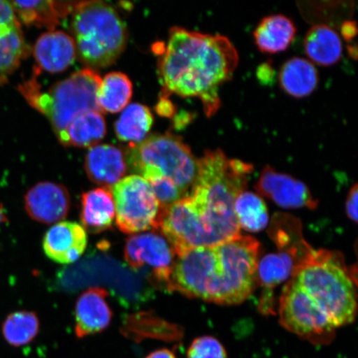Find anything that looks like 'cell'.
<instances>
[{
    "instance_id": "6da1fadb",
    "label": "cell",
    "mask_w": 358,
    "mask_h": 358,
    "mask_svg": "<svg viewBox=\"0 0 358 358\" xmlns=\"http://www.w3.org/2000/svg\"><path fill=\"white\" fill-rule=\"evenodd\" d=\"M159 48L164 96L198 97L208 117L216 114L221 106L219 88L231 78L238 65V53L230 40L174 27L167 44Z\"/></svg>"
},
{
    "instance_id": "7a4b0ae2",
    "label": "cell",
    "mask_w": 358,
    "mask_h": 358,
    "mask_svg": "<svg viewBox=\"0 0 358 358\" xmlns=\"http://www.w3.org/2000/svg\"><path fill=\"white\" fill-rule=\"evenodd\" d=\"M253 165L228 159L221 150H207L199 159V173L192 194V204L215 244L240 235L234 201L245 191Z\"/></svg>"
},
{
    "instance_id": "3957f363",
    "label": "cell",
    "mask_w": 358,
    "mask_h": 358,
    "mask_svg": "<svg viewBox=\"0 0 358 358\" xmlns=\"http://www.w3.org/2000/svg\"><path fill=\"white\" fill-rule=\"evenodd\" d=\"M292 280L324 311L336 328L355 320L357 282L342 254L312 248L294 267Z\"/></svg>"
},
{
    "instance_id": "277c9868",
    "label": "cell",
    "mask_w": 358,
    "mask_h": 358,
    "mask_svg": "<svg viewBox=\"0 0 358 358\" xmlns=\"http://www.w3.org/2000/svg\"><path fill=\"white\" fill-rule=\"evenodd\" d=\"M39 70L20 86V91L34 109L51 122L58 140L64 142L66 129L78 115L90 110H99L96 103L100 75L92 69H85L43 92L38 82Z\"/></svg>"
},
{
    "instance_id": "5b68a950",
    "label": "cell",
    "mask_w": 358,
    "mask_h": 358,
    "mask_svg": "<svg viewBox=\"0 0 358 358\" xmlns=\"http://www.w3.org/2000/svg\"><path fill=\"white\" fill-rule=\"evenodd\" d=\"M71 19L77 55L84 64L104 69L114 64L127 43L118 13L102 1L78 2Z\"/></svg>"
},
{
    "instance_id": "8992f818",
    "label": "cell",
    "mask_w": 358,
    "mask_h": 358,
    "mask_svg": "<svg viewBox=\"0 0 358 358\" xmlns=\"http://www.w3.org/2000/svg\"><path fill=\"white\" fill-rule=\"evenodd\" d=\"M128 166L145 180L164 177L187 192L194 189L199 159L182 138L172 134H154L127 151Z\"/></svg>"
},
{
    "instance_id": "52a82bcc",
    "label": "cell",
    "mask_w": 358,
    "mask_h": 358,
    "mask_svg": "<svg viewBox=\"0 0 358 358\" xmlns=\"http://www.w3.org/2000/svg\"><path fill=\"white\" fill-rule=\"evenodd\" d=\"M279 315L285 329L313 345H329L335 337L329 317L292 279L282 290Z\"/></svg>"
},
{
    "instance_id": "ba28073f",
    "label": "cell",
    "mask_w": 358,
    "mask_h": 358,
    "mask_svg": "<svg viewBox=\"0 0 358 358\" xmlns=\"http://www.w3.org/2000/svg\"><path fill=\"white\" fill-rule=\"evenodd\" d=\"M115 222L127 234L157 230L161 207L150 183L138 174L124 177L110 189Z\"/></svg>"
},
{
    "instance_id": "9c48e42d",
    "label": "cell",
    "mask_w": 358,
    "mask_h": 358,
    "mask_svg": "<svg viewBox=\"0 0 358 358\" xmlns=\"http://www.w3.org/2000/svg\"><path fill=\"white\" fill-rule=\"evenodd\" d=\"M216 246H201L179 255L174 262L166 289L185 296L209 301L217 265Z\"/></svg>"
},
{
    "instance_id": "30bf717a",
    "label": "cell",
    "mask_w": 358,
    "mask_h": 358,
    "mask_svg": "<svg viewBox=\"0 0 358 358\" xmlns=\"http://www.w3.org/2000/svg\"><path fill=\"white\" fill-rule=\"evenodd\" d=\"M156 231L168 240L176 256L201 246H211L189 195L161 208Z\"/></svg>"
},
{
    "instance_id": "8fae6325",
    "label": "cell",
    "mask_w": 358,
    "mask_h": 358,
    "mask_svg": "<svg viewBox=\"0 0 358 358\" xmlns=\"http://www.w3.org/2000/svg\"><path fill=\"white\" fill-rule=\"evenodd\" d=\"M124 257L134 270L150 268L151 279L166 286L177 256L172 245L158 231L129 236L124 245Z\"/></svg>"
},
{
    "instance_id": "7c38bea8",
    "label": "cell",
    "mask_w": 358,
    "mask_h": 358,
    "mask_svg": "<svg viewBox=\"0 0 358 358\" xmlns=\"http://www.w3.org/2000/svg\"><path fill=\"white\" fill-rule=\"evenodd\" d=\"M255 187L259 195L274 201L281 208L315 209L317 206V201L303 182L268 165L262 170Z\"/></svg>"
},
{
    "instance_id": "4fadbf2b",
    "label": "cell",
    "mask_w": 358,
    "mask_h": 358,
    "mask_svg": "<svg viewBox=\"0 0 358 358\" xmlns=\"http://www.w3.org/2000/svg\"><path fill=\"white\" fill-rule=\"evenodd\" d=\"M312 249V248H311ZM308 250H282L276 253L268 254L258 262L257 276L259 284L264 288L259 301V310L268 315L273 312L271 291L277 285L292 276L294 268L306 255Z\"/></svg>"
},
{
    "instance_id": "5bb4252c",
    "label": "cell",
    "mask_w": 358,
    "mask_h": 358,
    "mask_svg": "<svg viewBox=\"0 0 358 358\" xmlns=\"http://www.w3.org/2000/svg\"><path fill=\"white\" fill-rule=\"evenodd\" d=\"M71 199L64 186L52 182H41L27 192L24 208L34 221L44 224L60 222L69 214Z\"/></svg>"
},
{
    "instance_id": "9a60e30c",
    "label": "cell",
    "mask_w": 358,
    "mask_h": 358,
    "mask_svg": "<svg viewBox=\"0 0 358 358\" xmlns=\"http://www.w3.org/2000/svg\"><path fill=\"white\" fill-rule=\"evenodd\" d=\"M108 292L101 287H92L85 291L75 306V334L79 338L99 334L110 326L112 320Z\"/></svg>"
},
{
    "instance_id": "2e32d148",
    "label": "cell",
    "mask_w": 358,
    "mask_h": 358,
    "mask_svg": "<svg viewBox=\"0 0 358 358\" xmlns=\"http://www.w3.org/2000/svg\"><path fill=\"white\" fill-rule=\"evenodd\" d=\"M87 234L77 222H62L49 228L43 237L45 254L53 262L71 264L77 262L86 250Z\"/></svg>"
},
{
    "instance_id": "e0dca14e",
    "label": "cell",
    "mask_w": 358,
    "mask_h": 358,
    "mask_svg": "<svg viewBox=\"0 0 358 358\" xmlns=\"http://www.w3.org/2000/svg\"><path fill=\"white\" fill-rule=\"evenodd\" d=\"M34 55L38 70L58 73L73 64L77 48L69 34L62 31H50L40 36L34 45Z\"/></svg>"
},
{
    "instance_id": "ac0fdd59",
    "label": "cell",
    "mask_w": 358,
    "mask_h": 358,
    "mask_svg": "<svg viewBox=\"0 0 358 358\" xmlns=\"http://www.w3.org/2000/svg\"><path fill=\"white\" fill-rule=\"evenodd\" d=\"M127 166L123 152L111 145L90 148L85 160V169L90 180L107 189L122 180Z\"/></svg>"
},
{
    "instance_id": "d6986e66",
    "label": "cell",
    "mask_w": 358,
    "mask_h": 358,
    "mask_svg": "<svg viewBox=\"0 0 358 358\" xmlns=\"http://www.w3.org/2000/svg\"><path fill=\"white\" fill-rule=\"evenodd\" d=\"M80 219L83 228L91 234L109 230L115 220V207L110 189H97L84 192L80 199Z\"/></svg>"
},
{
    "instance_id": "ffe728a7",
    "label": "cell",
    "mask_w": 358,
    "mask_h": 358,
    "mask_svg": "<svg viewBox=\"0 0 358 358\" xmlns=\"http://www.w3.org/2000/svg\"><path fill=\"white\" fill-rule=\"evenodd\" d=\"M16 15L26 25L46 28L53 31L59 24L61 17L73 13L78 2L50 1H15L11 2Z\"/></svg>"
},
{
    "instance_id": "44dd1931",
    "label": "cell",
    "mask_w": 358,
    "mask_h": 358,
    "mask_svg": "<svg viewBox=\"0 0 358 358\" xmlns=\"http://www.w3.org/2000/svg\"><path fill=\"white\" fill-rule=\"evenodd\" d=\"M303 45L307 56L320 66L334 65L343 55L341 38L333 28L324 24L313 25L308 29Z\"/></svg>"
},
{
    "instance_id": "7402d4cb",
    "label": "cell",
    "mask_w": 358,
    "mask_h": 358,
    "mask_svg": "<svg viewBox=\"0 0 358 358\" xmlns=\"http://www.w3.org/2000/svg\"><path fill=\"white\" fill-rule=\"evenodd\" d=\"M296 34L294 22L283 15L264 17L254 31V39L259 50L277 53L286 50Z\"/></svg>"
},
{
    "instance_id": "603a6c76",
    "label": "cell",
    "mask_w": 358,
    "mask_h": 358,
    "mask_svg": "<svg viewBox=\"0 0 358 358\" xmlns=\"http://www.w3.org/2000/svg\"><path fill=\"white\" fill-rule=\"evenodd\" d=\"M279 82L288 95L303 98L315 92L319 83V73L310 61L293 57L282 65Z\"/></svg>"
},
{
    "instance_id": "cb8c5ba5",
    "label": "cell",
    "mask_w": 358,
    "mask_h": 358,
    "mask_svg": "<svg viewBox=\"0 0 358 358\" xmlns=\"http://www.w3.org/2000/svg\"><path fill=\"white\" fill-rule=\"evenodd\" d=\"M106 134V124L101 111L84 112L67 127L62 145L87 148L95 146Z\"/></svg>"
},
{
    "instance_id": "d4e9b609",
    "label": "cell",
    "mask_w": 358,
    "mask_h": 358,
    "mask_svg": "<svg viewBox=\"0 0 358 358\" xmlns=\"http://www.w3.org/2000/svg\"><path fill=\"white\" fill-rule=\"evenodd\" d=\"M133 85L127 75L114 71L101 79L96 93L98 108L106 113L122 111L131 100Z\"/></svg>"
},
{
    "instance_id": "484cf974",
    "label": "cell",
    "mask_w": 358,
    "mask_h": 358,
    "mask_svg": "<svg viewBox=\"0 0 358 358\" xmlns=\"http://www.w3.org/2000/svg\"><path fill=\"white\" fill-rule=\"evenodd\" d=\"M153 122V115L147 106L133 103L125 107L115 122V134L120 141L136 145L145 140Z\"/></svg>"
},
{
    "instance_id": "4316f807",
    "label": "cell",
    "mask_w": 358,
    "mask_h": 358,
    "mask_svg": "<svg viewBox=\"0 0 358 358\" xmlns=\"http://www.w3.org/2000/svg\"><path fill=\"white\" fill-rule=\"evenodd\" d=\"M234 213L240 228L259 232L267 227L268 212L265 201L254 192L243 191L234 201Z\"/></svg>"
},
{
    "instance_id": "83f0119b",
    "label": "cell",
    "mask_w": 358,
    "mask_h": 358,
    "mask_svg": "<svg viewBox=\"0 0 358 358\" xmlns=\"http://www.w3.org/2000/svg\"><path fill=\"white\" fill-rule=\"evenodd\" d=\"M29 53L21 25L0 27V75L2 78L13 73Z\"/></svg>"
},
{
    "instance_id": "f1b7e54d",
    "label": "cell",
    "mask_w": 358,
    "mask_h": 358,
    "mask_svg": "<svg viewBox=\"0 0 358 358\" xmlns=\"http://www.w3.org/2000/svg\"><path fill=\"white\" fill-rule=\"evenodd\" d=\"M40 322L37 313L17 311L8 315L2 324L6 341L13 347H22L32 343L39 333Z\"/></svg>"
},
{
    "instance_id": "f546056e",
    "label": "cell",
    "mask_w": 358,
    "mask_h": 358,
    "mask_svg": "<svg viewBox=\"0 0 358 358\" xmlns=\"http://www.w3.org/2000/svg\"><path fill=\"white\" fill-rule=\"evenodd\" d=\"M147 181V180H146ZM152 191L157 200H158L161 208L169 207L179 200L189 196L187 192L179 187L171 179L159 177L151 178L148 180Z\"/></svg>"
},
{
    "instance_id": "4dcf8cb0",
    "label": "cell",
    "mask_w": 358,
    "mask_h": 358,
    "mask_svg": "<svg viewBox=\"0 0 358 358\" xmlns=\"http://www.w3.org/2000/svg\"><path fill=\"white\" fill-rule=\"evenodd\" d=\"M187 358H227L225 348L217 338L203 336L194 340L187 353Z\"/></svg>"
},
{
    "instance_id": "1f68e13d",
    "label": "cell",
    "mask_w": 358,
    "mask_h": 358,
    "mask_svg": "<svg viewBox=\"0 0 358 358\" xmlns=\"http://www.w3.org/2000/svg\"><path fill=\"white\" fill-rule=\"evenodd\" d=\"M15 10L11 2L0 0V27L20 26Z\"/></svg>"
},
{
    "instance_id": "d6a6232c",
    "label": "cell",
    "mask_w": 358,
    "mask_h": 358,
    "mask_svg": "<svg viewBox=\"0 0 358 358\" xmlns=\"http://www.w3.org/2000/svg\"><path fill=\"white\" fill-rule=\"evenodd\" d=\"M357 185L352 187V189L348 192L345 205L347 216L355 223L357 222Z\"/></svg>"
},
{
    "instance_id": "836d02e7",
    "label": "cell",
    "mask_w": 358,
    "mask_h": 358,
    "mask_svg": "<svg viewBox=\"0 0 358 358\" xmlns=\"http://www.w3.org/2000/svg\"><path fill=\"white\" fill-rule=\"evenodd\" d=\"M341 33L347 41H351L357 34L356 22L352 20L344 21L341 27Z\"/></svg>"
},
{
    "instance_id": "e575fe53",
    "label": "cell",
    "mask_w": 358,
    "mask_h": 358,
    "mask_svg": "<svg viewBox=\"0 0 358 358\" xmlns=\"http://www.w3.org/2000/svg\"><path fill=\"white\" fill-rule=\"evenodd\" d=\"M158 112L159 114L166 116V117H171L176 112L173 103L167 99V96L161 97L158 105Z\"/></svg>"
},
{
    "instance_id": "d590c367",
    "label": "cell",
    "mask_w": 358,
    "mask_h": 358,
    "mask_svg": "<svg viewBox=\"0 0 358 358\" xmlns=\"http://www.w3.org/2000/svg\"><path fill=\"white\" fill-rule=\"evenodd\" d=\"M257 77L259 80L265 83L271 82L274 78V70L270 64H264L258 67Z\"/></svg>"
},
{
    "instance_id": "8d00e7d4",
    "label": "cell",
    "mask_w": 358,
    "mask_h": 358,
    "mask_svg": "<svg viewBox=\"0 0 358 358\" xmlns=\"http://www.w3.org/2000/svg\"><path fill=\"white\" fill-rule=\"evenodd\" d=\"M145 358H177L176 355L169 349L163 348L151 352Z\"/></svg>"
},
{
    "instance_id": "74e56055",
    "label": "cell",
    "mask_w": 358,
    "mask_h": 358,
    "mask_svg": "<svg viewBox=\"0 0 358 358\" xmlns=\"http://www.w3.org/2000/svg\"><path fill=\"white\" fill-rule=\"evenodd\" d=\"M8 221L6 210H4L3 205L0 204V226Z\"/></svg>"
}]
</instances>
